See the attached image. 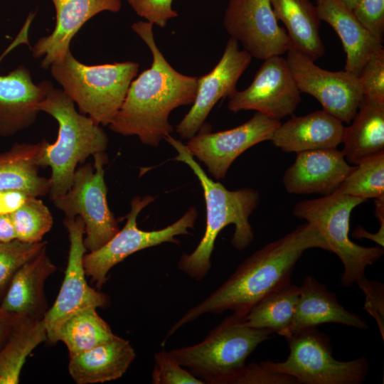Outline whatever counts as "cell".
Masks as SVG:
<instances>
[{"mask_svg": "<svg viewBox=\"0 0 384 384\" xmlns=\"http://www.w3.org/2000/svg\"><path fill=\"white\" fill-rule=\"evenodd\" d=\"M153 24L140 21L132 30L149 48L152 63L133 80L109 128L123 136H137L145 145L156 147L173 131L169 121L176 108L193 104L198 77L183 75L166 60L154 40Z\"/></svg>", "mask_w": 384, "mask_h": 384, "instance_id": "2", "label": "cell"}, {"mask_svg": "<svg viewBox=\"0 0 384 384\" xmlns=\"http://www.w3.org/2000/svg\"><path fill=\"white\" fill-rule=\"evenodd\" d=\"M164 139L178 152L175 160L187 164L198 178L203 188L206 206V225L204 235L196 249L183 255L178 267L191 278L202 280L211 267L210 257L219 233L234 224L231 245L238 250L247 247L254 239L249 217L260 201L258 192L250 188L230 191L206 174L189 152L186 144L170 134Z\"/></svg>", "mask_w": 384, "mask_h": 384, "instance_id": "3", "label": "cell"}, {"mask_svg": "<svg viewBox=\"0 0 384 384\" xmlns=\"http://www.w3.org/2000/svg\"><path fill=\"white\" fill-rule=\"evenodd\" d=\"M272 331L247 326L243 316L225 317L201 342L170 351L178 363L208 384H232L249 356Z\"/></svg>", "mask_w": 384, "mask_h": 384, "instance_id": "5", "label": "cell"}, {"mask_svg": "<svg viewBox=\"0 0 384 384\" xmlns=\"http://www.w3.org/2000/svg\"><path fill=\"white\" fill-rule=\"evenodd\" d=\"M315 3L320 21L329 24L342 43L346 55L344 70L358 77L367 60L383 48V41L373 36L340 0H315Z\"/></svg>", "mask_w": 384, "mask_h": 384, "instance_id": "22", "label": "cell"}, {"mask_svg": "<svg viewBox=\"0 0 384 384\" xmlns=\"http://www.w3.org/2000/svg\"><path fill=\"white\" fill-rule=\"evenodd\" d=\"M351 124L344 127L341 151L349 164L384 153V102L363 96Z\"/></svg>", "mask_w": 384, "mask_h": 384, "instance_id": "25", "label": "cell"}, {"mask_svg": "<svg viewBox=\"0 0 384 384\" xmlns=\"http://www.w3.org/2000/svg\"><path fill=\"white\" fill-rule=\"evenodd\" d=\"M352 11L358 21L373 36L383 41L384 0H357Z\"/></svg>", "mask_w": 384, "mask_h": 384, "instance_id": "37", "label": "cell"}, {"mask_svg": "<svg viewBox=\"0 0 384 384\" xmlns=\"http://www.w3.org/2000/svg\"><path fill=\"white\" fill-rule=\"evenodd\" d=\"M252 56L239 48L238 42L230 38L218 63L208 74L198 78L196 98L188 113L176 125V132L183 139L195 136L215 105L230 97L251 62Z\"/></svg>", "mask_w": 384, "mask_h": 384, "instance_id": "17", "label": "cell"}, {"mask_svg": "<svg viewBox=\"0 0 384 384\" xmlns=\"http://www.w3.org/2000/svg\"><path fill=\"white\" fill-rule=\"evenodd\" d=\"M365 200L336 191L322 198L304 200L295 204L293 214L313 225L343 265L341 282L349 287L365 276L368 266L384 253L380 246L363 247L349 238L351 211Z\"/></svg>", "mask_w": 384, "mask_h": 384, "instance_id": "7", "label": "cell"}, {"mask_svg": "<svg viewBox=\"0 0 384 384\" xmlns=\"http://www.w3.org/2000/svg\"><path fill=\"white\" fill-rule=\"evenodd\" d=\"M281 122L256 112L247 122L230 129L196 134L186 144L189 152L217 180L225 176L233 162L254 145L271 139Z\"/></svg>", "mask_w": 384, "mask_h": 384, "instance_id": "16", "label": "cell"}, {"mask_svg": "<svg viewBox=\"0 0 384 384\" xmlns=\"http://www.w3.org/2000/svg\"><path fill=\"white\" fill-rule=\"evenodd\" d=\"M154 363L151 373L154 384H204L185 369L170 351L162 350L156 353Z\"/></svg>", "mask_w": 384, "mask_h": 384, "instance_id": "34", "label": "cell"}, {"mask_svg": "<svg viewBox=\"0 0 384 384\" xmlns=\"http://www.w3.org/2000/svg\"><path fill=\"white\" fill-rule=\"evenodd\" d=\"M344 127L334 116L317 110L280 123L270 141L284 152L337 148L343 142Z\"/></svg>", "mask_w": 384, "mask_h": 384, "instance_id": "21", "label": "cell"}, {"mask_svg": "<svg viewBox=\"0 0 384 384\" xmlns=\"http://www.w3.org/2000/svg\"><path fill=\"white\" fill-rule=\"evenodd\" d=\"M356 284L365 296L363 309L375 320L384 341V285L377 281L368 280L365 276Z\"/></svg>", "mask_w": 384, "mask_h": 384, "instance_id": "38", "label": "cell"}, {"mask_svg": "<svg viewBox=\"0 0 384 384\" xmlns=\"http://www.w3.org/2000/svg\"><path fill=\"white\" fill-rule=\"evenodd\" d=\"M27 193L18 190L0 191V215L11 214L26 201Z\"/></svg>", "mask_w": 384, "mask_h": 384, "instance_id": "40", "label": "cell"}, {"mask_svg": "<svg viewBox=\"0 0 384 384\" xmlns=\"http://www.w3.org/2000/svg\"><path fill=\"white\" fill-rule=\"evenodd\" d=\"M139 67L133 61L87 65L70 51L50 66L52 76L80 112L102 125H109L120 109Z\"/></svg>", "mask_w": 384, "mask_h": 384, "instance_id": "6", "label": "cell"}, {"mask_svg": "<svg viewBox=\"0 0 384 384\" xmlns=\"http://www.w3.org/2000/svg\"><path fill=\"white\" fill-rule=\"evenodd\" d=\"M289 353L284 361H265V368L294 378L297 384H361L370 363L365 357L341 361L334 358L329 337L316 328L287 338Z\"/></svg>", "mask_w": 384, "mask_h": 384, "instance_id": "8", "label": "cell"}, {"mask_svg": "<svg viewBox=\"0 0 384 384\" xmlns=\"http://www.w3.org/2000/svg\"><path fill=\"white\" fill-rule=\"evenodd\" d=\"M109 324L97 314L95 308L79 310L59 328L57 341H62L69 354L78 353L114 338Z\"/></svg>", "mask_w": 384, "mask_h": 384, "instance_id": "30", "label": "cell"}, {"mask_svg": "<svg viewBox=\"0 0 384 384\" xmlns=\"http://www.w3.org/2000/svg\"><path fill=\"white\" fill-rule=\"evenodd\" d=\"M28 196L24 203L10 214L16 239L26 242L42 241L53 225L49 208L38 198Z\"/></svg>", "mask_w": 384, "mask_h": 384, "instance_id": "32", "label": "cell"}, {"mask_svg": "<svg viewBox=\"0 0 384 384\" xmlns=\"http://www.w3.org/2000/svg\"><path fill=\"white\" fill-rule=\"evenodd\" d=\"M299 289L290 327L291 336L326 323L343 324L361 330L368 328L358 315L345 309L338 302L336 295L314 277H306Z\"/></svg>", "mask_w": 384, "mask_h": 384, "instance_id": "23", "label": "cell"}, {"mask_svg": "<svg viewBox=\"0 0 384 384\" xmlns=\"http://www.w3.org/2000/svg\"><path fill=\"white\" fill-rule=\"evenodd\" d=\"M55 9L56 22L53 32L39 38L31 48L36 58L43 57L44 69L63 59L70 51L73 38L80 28L102 11L118 12L122 0H51Z\"/></svg>", "mask_w": 384, "mask_h": 384, "instance_id": "19", "label": "cell"}, {"mask_svg": "<svg viewBox=\"0 0 384 384\" xmlns=\"http://www.w3.org/2000/svg\"><path fill=\"white\" fill-rule=\"evenodd\" d=\"M93 157V167L86 164L77 168L71 188L52 201L65 217H81L85 223L84 244L89 252L103 246L119 230L107 198L104 166L107 156L103 152Z\"/></svg>", "mask_w": 384, "mask_h": 384, "instance_id": "10", "label": "cell"}, {"mask_svg": "<svg viewBox=\"0 0 384 384\" xmlns=\"http://www.w3.org/2000/svg\"><path fill=\"white\" fill-rule=\"evenodd\" d=\"M16 239L10 214L0 215V242Z\"/></svg>", "mask_w": 384, "mask_h": 384, "instance_id": "42", "label": "cell"}, {"mask_svg": "<svg viewBox=\"0 0 384 384\" xmlns=\"http://www.w3.org/2000/svg\"><path fill=\"white\" fill-rule=\"evenodd\" d=\"M356 238H366L375 242L379 246H384V230L380 229L376 233H369L361 226L358 225L353 235Z\"/></svg>", "mask_w": 384, "mask_h": 384, "instance_id": "43", "label": "cell"}, {"mask_svg": "<svg viewBox=\"0 0 384 384\" xmlns=\"http://www.w3.org/2000/svg\"><path fill=\"white\" fill-rule=\"evenodd\" d=\"M336 191L365 201L384 196V153L356 165Z\"/></svg>", "mask_w": 384, "mask_h": 384, "instance_id": "31", "label": "cell"}, {"mask_svg": "<svg viewBox=\"0 0 384 384\" xmlns=\"http://www.w3.org/2000/svg\"><path fill=\"white\" fill-rule=\"evenodd\" d=\"M127 1L139 16L161 28L165 27L169 20L178 15L172 6L174 0Z\"/></svg>", "mask_w": 384, "mask_h": 384, "instance_id": "36", "label": "cell"}, {"mask_svg": "<svg viewBox=\"0 0 384 384\" xmlns=\"http://www.w3.org/2000/svg\"><path fill=\"white\" fill-rule=\"evenodd\" d=\"M357 78L364 97L384 102L383 48L367 60Z\"/></svg>", "mask_w": 384, "mask_h": 384, "instance_id": "35", "label": "cell"}, {"mask_svg": "<svg viewBox=\"0 0 384 384\" xmlns=\"http://www.w3.org/2000/svg\"><path fill=\"white\" fill-rule=\"evenodd\" d=\"M46 245V241L26 242L18 239L0 242V302L16 272Z\"/></svg>", "mask_w": 384, "mask_h": 384, "instance_id": "33", "label": "cell"}, {"mask_svg": "<svg viewBox=\"0 0 384 384\" xmlns=\"http://www.w3.org/2000/svg\"><path fill=\"white\" fill-rule=\"evenodd\" d=\"M36 16L31 12L15 39L0 55V63L17 46L28 43V31ZM52 85L48 80L35 84L30 70L19 65L9 74H0V136L7 137L31 127L40 111L38 105Z\"/></svg>", "mask_w": 384, "mask_h": 384, "instance_id": "13", "label": "cell"}, {"mask_svg": "<svg viewBox=\"0 0 384 384\" xmlns=\"http://www.w3.org/2000/svg\"><path fill=\"white\" fill-rule=\"evenodd\" d=\"M232 384H297L289 375L271 371L260 363L246 364Z\"/></svg>", "mask_w": 384, "mask_h": 384, "instance_id": "39", "label": "cell"}, {"mask_svg": "<svg viewBox=\"0 0 384 384\" xmlns=\"http://www.w3.org/2000/svg\"><path fill=\"white\" fill-rule=\"evenodd\" d=\"M20 317L0 309V348Z\"/></svg>", "mask_w": 384, "mask_h": 384, "instance_id": "41", "label": "cell"}, {"mask_svg": "<svg viewBox=\"0 0 384 384\" xmlns=\"http://www.w3.org/2000/svg\"><path fill=\"white\" fill-rule=\"evenodd\" d=\"M311 248L331 252L319 231L304 223L247 257L220 287L189 309L168 331L166 341L184 325L206 314L232 311L244 316L262 299L291 283L295 265Z\"/></svg>", "mask_w": 384, "mask_h": 384, "instance_id": "1", "label": "cell"}, {"mask_svg": "<svg viewBox=\"0 0 384 384\" xmlns=\"http://www.w3.org/2000/svg\"><path fill=\"white\" fill-rule=\"evenodd\" d=\"M47 340L43 319L20 317L0 348V384H17L28 356Z\"/></svg>", "mask_w": 384, "mask_h": 384, "instance_id": "28", "label": "cell"}, {"mask_svg": "<svg viewBox=\"0 0 384 384\" xmlns=\"http://www.w3.org/2000/svg\"><path fill=\"white\" fill-rule=\"evenodd\" d=\"M56 270L46 246L14 274L0 302V309L22 317L43 319L48 309L45 282Z\"/></svg>", "mask_w": 384, "mask_h": 384, "instance_id": "20", "label": "cell"}, {"mask_svg": "<svg viewBox=\"0 0 384 384\" xmlns=\"http://www.w3.org/2000/svg\"><path fill=\"white\" fill-rule=\"evenodd\" d=\"M300 94L286 59L276 55L263 60L247 88L229 97L228 108L255 110L279 121L296 110Z\"/></svg>", "mask_w": 384, "mask_h": 384, "instance_id": "15", "label": "cell"}, {"mask_svg": "<svg viewBox=\"0 0 384 384\" xmlns=\"http://www.w3.org/2000/svg\"><path fill=\"white\" fill-rule=\"evenodd\" d=\"M135 357L129 341L117 336L89 350L69 354L68 371L77 384L112 381L123 376Z\"/></svg>", "mask_w": 384, "mask_h": 384, "instance_id": "24", "label": "cell"}, {"mask_svg": "<svg viewBox=\"0 0 384 384\" xmlns=\"http://www.w3.org/2000/svg\"><path fill=\"white\" fill-rule=\"evenodd\" d=\"M154 200L155 197L150 195L133 198L122 229L99 249L85 254L86 274L99 289L106 282L109 271L128 256L164 242L178 245L180 240L176 236L189 234L188 230L194 228L198 211L195 207H190L182 217L166 228L151 231L139 229L137 222L139 213Z\"/></svg>", "mask_w": 384, "mask_h": 384, "instance_id": "9", "label": "cell"}, {"mask_svg": "<svg viewBox=\"0 0 384 384\" xmlns=\"http://www.w3.org/2000/svg\"><path fill=\"white\" fill-rule=\"evenodd\" d=\"M355 166L337 148L300 151L284 172L282 182L289 193L327 196L337 191Z\"/></svg>", "mask_w": 384, "mask_h": 384, "instance_id": "18", "label": "cell"}, {"mask_svg": "<svg viewBox=\"0 0 384 384\" xmlns=\"http://www.w3.org/2000/svg\"><path fill=\"white\" fill-rule=\"evenodd\" d=\"M286 60L301 93L315 97L324 110L342 122H351L363 98L356 75L346 70L323 69L293 48L287 52Z\"/></svg>", "mask_w": 384, "mask_h": 384, "instance_id": "12", "label": "cell"}, {"mask_svg": "<svg viewBox=\"0 0 384 384\" xmlns=\"http://www.w3.org/2000/svg\"><path fill=\"white\" fill-rule=\"evenodd\" d=\"M223 26L230 38L257 59L281 55L292 48L287 31L279 25L270 0H229Z\"/></svg>", "mask_w": 384, "mask_h": 384, "instance_id": "14", "label": "cell"}, {"mask_svg": "<svg viewBox=\"0 0 384 384\" xmlns=\"http://www.w3.org/2000/svg\"><path fill=\"white\" fill-rule=\"evenodd\" d=\"M340 1L351 10L354 8L357 1V0H340Z\"/></svg>", "mask_w": 384, "mask_h": 384, "instance_id": "44", "label": "cell"}, {"mask_svg": "<svg viewBox=\"0 0 384 384\" xmlns=\"http://www.w3.org/2000/svg\"><path fill=\"white\" fill-rule=\"evenodd\" d=\"M277 21H281L289 38L292 48L314 61L325 54L320 36L316 6L310 0H270Z\"/></svg>", "mask_w": 384, "mask_h": 384, "instance_id": "27", "label": "cell"}, {"mask_svg": "<svg viewBox=\"0 0 384 384\" xmlns=\"http://www.w3.org/2000/svg\"><path fill=\"white\" fill-rule=\"evenodd\" d=\"M43 142L16 143L0 153V191L18 190L35 197L49 193V178L39 174L38 159Z\"/></svg>", "mask_w": 384, "mask_h": 384, "instance_id": "26", "label": "cell"}, {"mask_svg": "<svg viewBox=\"0 0 384 384\" xmlns=\"http://www.w3.org/2000/svg\"><path fill=\"white\" fill-rule=\"evenodd\" d=\"M299 287L291 283L277 289L257 302L243 316L250 327L268 329L288 338L299 296Z\"/></svg>", "mask_w": 384, "mask_h": 384, "instance_id": "29", "label": "cell"}, {"mask_svg": "<svg viewBox=\"0 0 384 384\" xmlns=\"http://www.w3.org/2000/svg\"><path fill=\"white\" fill-rule=\"evenodd\" d=\"M63 224L70 242L67 267L58 294L43 319L47 341L51 343L58 342L59 328L70 315L86 308H106L110 304L109 297L90 287L86 279L84 221L80 216L65 217Z\"/></svg>", "mask_w": 384, "mask_h": 384, "instance_id": "11", "label": "cell"}, {"mask_svg": "<svg viewBox=\"0 0 384 384\" xmlns=\"http://www.w3.org/2000/svg\"><path fill=\"white\" fill-rule=\"evenodd\" d=\"M38 110L58 122V137L53 144L46 139L38 159L41 167L51 169L49 194L53 201L65 194L73 183L79 164L90 156L105 152L108 137L90 117L77 112L75 102L63 92L50 86Z\"/></svg>", "mask_w": 384, "mask_h": 384, "instance_id": "4", "label": "cell"}]
</instances>
